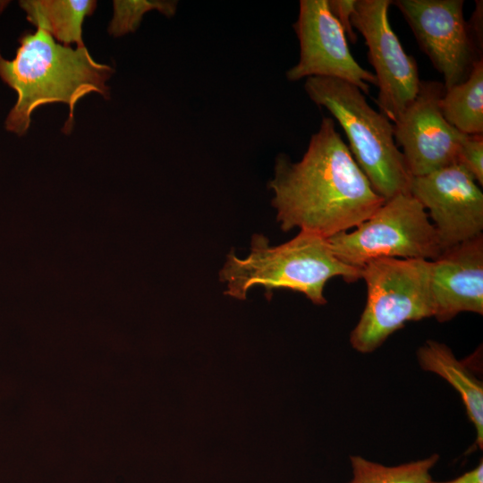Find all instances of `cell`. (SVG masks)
<instances>
[{
  "label": "cell",
  "instance_id": "cell-1",
  "mask_svg": "<svg viewBox=\"0 0 483 483\" xmlns=\"http://www.w3.org/2000/svg\"><path fill=\"white\" fill-rule=\"evenodd\" d=\"M268 185L284 231L298 227L326 239L357 227L385 202L331 117L322 119L300 161L285 154L276 157Z\"/></svg>",
  "mask_w": 483,
  "mask_h": 483
},
{
  "label": "cell",
  "instance_id": "cell-2",
  "mask_svg": "<svg viewBox=\"0 0 483 483\" xmlns=\"http://www.w3.org/2000/svg\"><path fill=\"white\" fill-rule=\"evenodd\" d=\"M19 42L13 60L0 55V78L18 95L5 121L7 131L24 135L30 124V114L38 106L62 102L69 106L63 128L69 134L79 99L91 92L110 97L106 81L114 70L97 63L86 47L73 49L58 44L40 29L34 33L24 32Z\"/></svg>",
  "mask_w": 483,
  "mask_h": 483
},
{
  "label": "cell",
  "instance_id": "cell-3",
  "mask_svg": "<svg viewBox=\"0 0 483 483\" xmlns=\"http://www.w3.org/2000/svg\"><path fill=\"white\" fill-rule=\"evenodd\" d=\"M335 276L352 283L361 278V270L342 262L328 239L306 231L277 246L255 234L248 256L241 258L229 253L220 271L225 292L233 298L245 300L254 286L267 292L286 288L303 293L317 305L326 303L325 285Z\"/></svg>",
  "mask_w": 483,
  "mask_h": 483
},
{
  "label": "cell",
  "instance_id": "cell-4",
  "mask_svg": "<svg viewBox=\"0 0 483 483\" xmlns=\"http://www.w3.org/2000/svg\"><path fill=\"white\" fill-rule=\"evenodd\" d=\"M304 89L341 125L355 162L378 195L386 200L409 192L412 177L394 141L393 123L369 106L359 88L338 79L310 77Z\"/></svg>",
  "mask_w": 483,
  "mask_h": 483
},
{
  "label": "cell",
  "instance_id": "cell-5",
  "mask_svg": "<svg viewBox=\"0 0 483 483\" xmlns=\"http://www.w3.org/2000/svg\"><path fill=\"white\" fill-rule=\"evenodd\" d=\"M360 270L367 301L350 334L358 352H373L407 322L434 317L430 260L379 258Z\"/></svg>",
  "mask_w": 483,
  "mask_h": 483
},
{
  "label": "cell",
  "instance_id": "cell-6",
  "mask_svg": "<svg viewBox=\"0 0 483 483\" xmlns=\"http://www.w3.org/2000/svg\"><path fill=\"white\" fill-rule=\"evenodd\" d=\"M328 242L342 262L358 269L379 258L434 260L442 252L428 213L410 192L385 200L355 230Z\"/></svg>",
  "mask_w": 483,
  "mask_h": 483
},
{
  "label": "cell",
  "instance_id": "cell-7",
  "mask_svg": "<svg viewBox=\"0 0 483 483\" xmlns=\"http://www.w3.org/2000/svg\"><path fill=\"white\" fill-rule=\"evenodd\" d=\"M391 0H356L352 25L364 38L375 70L379 112L391 123L416 97L420 81L416 60L408 55L388 18Z\"/></svg>",
  "mask_w": 483,
  "mask_h": 483
},
{
  "label": "cell",
  "instance_id": "cell-8",
  "mask_svg": "<svg viewBox=\"0 0 483 483\" xmlns=\"http://www.w3.org/2000/svg\"><path fill=\"white\" fill-rule=\"evenodd\" d=\"M419 48L444 78L445 89L463 82L482 56L463 15V0L392 1Z\"/></svg>",
  "mask_w": 483,
  "mask_h": 483
},
{
  "label": "cell",
  "instance_id": "cell-9",
  "mask_svg": "<svg viewBox=\"0 0 483 483\" xmlns=\"http://www.w3.org/2000/svg\"><path fill=\"white\" fill-rule=\"evenodd\" d=\"M300 45L297 64L285 73L290 81L326 77L345 80L363 93L377 85L374 73L352 56L345 33L331 13L327 0H301L297 21L292 24Z\"/></svg>",
  "mask_w": 483,
  "mask_h": 483
},
{
  "label": "cell",
  "instance_id": "cell-10",
  "mask_svg": "<svg viewBox=\"0 0 483 483\" xmlns=\"http://www.w3.org/2000/svg\"><path fill=\"white\" fill-rule=\"evenodd\" d=\"M409 192L431 218L442 251L482 234L483 192L462 165L412 177Z\"/></svg>",
  "mask_w": 483,
  "mask_h": 483
},
{
  "label": "cell",
  "instance_id": "cell-11",
  "mask_svg": "<svg viewBox=\"0 0 483 483\" xmlns=\"http://www.w3.org/2000/svg\"><path fill=\"white\" fill-rule=\"evenodd\" d=\"M443 82L421 80L414 100L395 122L394 138L402 148L411 177L422 176L456 164L463 134L444 118L440 99Z\"/></svg>",
  "mask_w": 483,
  "mask_h": 483
},
{
  "label": "cell",
  "instance_id": "cell-12",
  "mask_svg": "<svg viewBox=\"0 0 483 483\" xmlns=\"http://www.w3.org/2000/svg\"><path fill=\"white\" fill-rule=\"evenodd\" d=\"M430 284L437 321H449L462 312L482 315L483 234L430 260Z\"/></svg>",
  "mask_w": 483,
  "mask_h": 483
},
{
  "label": "cell",
  "instance_id": "cell-13",
  "mask_svg": "<svg viewBox=\"0 0 483 483\" xmlns=\"http://www.w3.org/2000/svg\"><path fill=\"white\" fill-rule=\"evenodd\" d=\"M419 367L446 380L460 394L476 430V444L483 448V385L445 343L428 340L417 351Z\"/></svg>",
  "mask_w": 483,
  "mask_h": 483
},
{
  "label": "cell",
  "instance_id": "cell-14",
  "mask_svg": "<svg viewBox=\"0 0 483 483\" xmlns=\"http://www.w3.org/2000/svg\"><path fill=\"white\" fill-rule=\"evenodd\" d=\"M21 7L27 19L65 47L76 44L86 47L82 39V23L97 7L94 0H24Z\"/></svg>",
  "mask_w": 483,
  "mask_h": 483
},
{
  "label": "cell",
  "instance_id": "cell-15",
  "mask_svg": "<svg viewBox=\"0 0 483 483\" xmlns=\"http://www.w3.org/2000/svg\"><path fill=\"white\" fill-rule=\"evenodd\" d=\"M439 105L444 118L453 128L469 135H483L482 58L463 82L445 89Z\"/></svg>",
  "mask_w": 483,
  "mask_h": 483
},
{
  "label": "cell",
  "instance_id": "cell-16",
  "mask_svg": "<svg viewBox=\"0 0 483 483\" xmlns=\"http://www.w3.org/2000/svg\"><path fill=\"white\" fill-rule=\"evenodd\" d=\"M352 479L347 483H428L430 471L439 460L434 453L427 458L394 466L384 465L360 455H351Z\"/></svg>",
  "mask_w": 483,
  "mask_h": 483
},
{
  "label": "cell",
  "instance_id": "cell-17",
  "mask_svg": "<svg viewBox=\"0 0 483 483\" xmlns=\"http://www.w3.org/2000/svg\"><path fill=\"white\" fill-rule=\"evenodd\" d=\"M177 4V1L114 0V16L108 32L114 37L134 32L139 28L143 15L148 12L157 10L167 17H172L176 13Z\"/></svg>",
  "mask_w": 483,
  "mask_h": 483
},
{
  "label": "cell",
  "instance_id": "cell-18",
  "mask_svg": "<svg viewBox=\"0 0 483 483\" xmlns=\"http://www.w3.org/2000/svg\"><path fill=\"white\" fill-rule=\"evenodd\" d=\"M457 163L470 173L478 184H483V135L463 134Z\"/></svg>",
  "mask_w": 483,
  "mask_h": 483
},
{
  "label": "cell",
  "instance_id": "cell-19",
  "mask_svg": "<svg viewBox=\"0 0 483 483\" xmlns=\"http://www.w3.org/2000/svg\"><path fill=\"white\" fill-rule=\"evenodd\" d=\"M356 0H327L328 7L333 15L342 26L346 38L352 43L357 40L356 33L352 25V15Z\"/></svg>",
  "mask_w": 483,
  "mask_h": 483
},
{
  "label": "cell",
  "instance_id": "cell-20",
  "mask_svg": "<svg viewBox=\"0 0 483 483\" xmlns=\"http://www.w3.org/2000/svg\"><path fill=\"white\" fill-rule=\"evenodd\" d=\"M482 1H476V8L471 17L472 23H468L470 35L479 50L482 49Z\"/></svg>",
  "mask_w": 483,
  "mask_h": 483
},
{
  "label": "cell",
  "instance_id": "cell-21",
  "mask_svg": "<svg viewBox=\"0 0 483 483\" xmlns=\"http://www.w3.org/2000/svg\"><path fill=\"white\" fill-rule=\"evenodd\" d=\"M428 483H483V462L482 459L478 465L463 473L462 475L447 481H434L429 480Z\"/></svg>",
  "mask_w": 483,
  "mask_h": 483
}]
</instances>
